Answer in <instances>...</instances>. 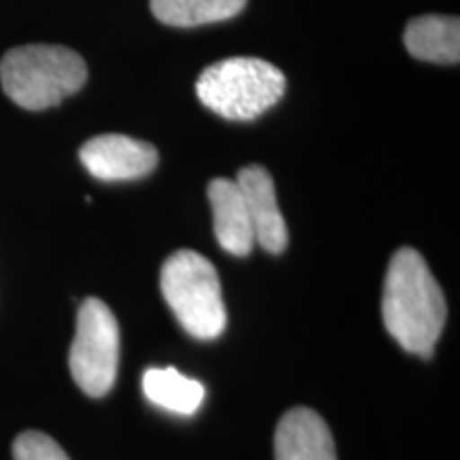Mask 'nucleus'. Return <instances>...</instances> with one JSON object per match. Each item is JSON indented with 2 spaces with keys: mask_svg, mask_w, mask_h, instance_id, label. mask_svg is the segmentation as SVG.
<instances>
[{
  "mask_svg": "<svg viewBox=\"0 0 460 460\" xmlns=\"http://www.w3.org/2000/svg\"><path fill=\"white\" fill-rule=\"evenodd\" d=\"M446 296L424 258L401 247L390 258L384 281L382 318L394 341L407 352L429 358L446 326Z\"/></svg>",
  "mask_w": 460,
  "mask_h": 460,
  "instance_id": "f257e3e1",
  "label": "nucleus"
},
{
  "mask_svg": "<svg viewBox=\"0 0 460 460\" xmlns=\"http://www.w3.org/2000/svg\"><path fill=\"white\" fill-rule=\"evenodd\" d=\"M88 66L77 51L62 45H22L0 60V84L15 105L28 111L60 105L84 88Z\"/></svg>",
  "mask_w": 460,
  "mask_h": 460,
  "instance_id": "f03ea898",
  "label": "nucleus"
},
{
  "mask_svg": "<svg viewBox=\"0 0 460 460\" xmlns=\"http://www.w3.org/2000/svg\"><path fill=\"white\" fill-rule=\"evenodd\" d=\"M286 75L261 58H226L207 66L197 79V96L226 119L250 122L281 101Z\"/></svg>",
  "mask_w": 460,
  "mask_h": 460,
  "instance_id": "7ed1b4c3",
  "label": "nucleus"
},
{
  "mask_svg": "<svg viewBox=\"0 0 460 460\" xmlns=\"http://www.w3.org/2000/svg\"><path fill=\"white\" fill-rule=\"evenodd\" d=\"M160 290L188 335L211 341L226 329V305L216 267L203 254L180 250L160 269Z\"/></svg>",
  "mask_w": 460,
  "mask_h": 460,
  "instance_id": "20e7f679",
  "label": "nucleus"
},
{
  "mask_svg": "<svg viewBox=\"0 0 460 460\" xmlns=\"http://www.w3.org/2000/svg\"><path fill=\"white\" fill-rule=\"evenodd\" d=\"M119 362V326L101 298H85L77 312V331L68 354L71 376L88 396H105L113 388Z\"/></svg>",
  "mask_w": 460,
  "mask_h": 460,
  "instance_id": "39448f33",
  "label": "nucleus"
},
{
  "mask_svg": "<svg viewBox=\"0 0 460 460\" xmlns=\"http://www.w3.org/2000/svg\"><path fill=\"white\" fill-rule=\"evenodd\" d=\"M79 160L101 181L141 180L156 169L158 152L152 143L126 135H101L84 143Z\"/></svg>",
  "mask_w": 460,
  "mask_h": 460,
  "instance_id": "423d86ee",
  "label": "nucleus"
},
{
  "mask_svg": "<svg viewBox=\"0 0 460 460\" xmlns=\"http://www.w3.org/2000/svg\"><path fill=\"white\" fill-rule=\"evenodd\" d=\"M237 186L243 194L256 243L269 254H281L288 245V228L278 205L271 172L252 164L239 171Z\"/></svg>",
  "mask_w": 460,
  "mask_h": 460,
  "instance_id": "0eeeda50",
  "label": "nucleus"
},
{
  "mask_svg": "<svg viewBox=\"0 0 460 460\" xmlns=\"http://www.w3.org/2000/svg\"><path fill=\"white\" fill-rule=\"evenodd\" d=\"M275 460H337L324 418L309 407L286 411L275 430Z\"/></svg>",
  "mask_w": 460,
  "mask_h": 460,
  "instance_id": "6e6552de",
  "label": "nucleus"
},
{
  "mask_svg": "<svg viewBox=\"0 0 460 460\" xmlns=\"http://www.w3.org/2000/svg\"><path fill=\"white\" fill-rule=\"evenodd\" d=\"M207 194H209L211 211H214L216 239L222 250L233 256L250 254L256 243L254 228H252L243 194H241L237 181L217 177V180L209 181Z\"/></svg>",
  "mask_w": 460,
  "mask_h": 460,
  "instance_id": "1a4fd4ad",
  "label": "nucleus"
},
{
  "mask_svg": "<svg viewBox=\"0 0 460 460\" xmlns=\"http://www.w3.org/2000/svg\"><path fill=\"white\" fill-rule=\"evenodd\" d=\"M413 58L437 65H456L460 60V20L450 15H420L402 34Z\"/></svg>",
  "mask_w": 460,
  "mask_h": 460,
  "instance_id": "9d476101",
  "label": "nucleus"
},
{
  "mask_svg": "<svg viewBox=\"0 0 460 460\" xmlns=\"http://www.w3.org/2000/svg\"><path fill=\"white\" fill-rule=\"evenodd\" d=\"M143 393L147 401L171 413L192 416L199 411L205 399L203 384L190 379L172 367L166 369H147L143 373Z\"/></svg>",
  "mask_w": 460,
  "mask_h": 460,
  "instance_id": "9b49d317",
  "label": "nucleus"
},
{
  "mask_svg": "<svg viewBox=\"0 0 460 460\" xmlns=\"http://www.w3.org/2000/svg\"><path fill=\"white\" fill-rule=\"evenodd\" d=\"M247 0H149L152 13L166 26L214 24L243 11Z\"/></svg>",
  "mask_w": 460,
  "mask_h": 460,
  "instance_id": "f8f14e48",
  "label": "nucleus"
},
{
  "mask_svg": "<svg viewBox=\"0 0 460 460\" xmlns=\"http://www.w3.org/2000/svg\"><path fill=\"white\" fill-rule=\"evenodd\" d=\"M13 460H71L60 444L39 430H26L13 441Z\"/></svg>",
  "mask_w": 460,
  "mask_h": 460,
  "instance_id": "ddd939ff",
  "label": "nucleus"
}]
</instances>
